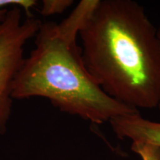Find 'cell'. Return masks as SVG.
Segmentation results:
<instances>
[{
	"instance_id": "6da1fadb",
	"label": "cell",
	"mask_w": 160,
	"mask_h": 160,
	"mask_svg": "<svg viewBox=\"0 0 160 160\" xmlns=\"http://www.w3.org/2000/svg\"><path fill=\"white\" fill-rule=\"evenodd\" d=\"M90 75L107 95L133 108L160 104L158 29L133 0H100L79 33Z\"/></svg>"
},
{
	"instance_id": "7a4b0ae2",
	"label": "cell",
	"mask_w": 160,
	"mask_h": 160,
	"mask_svg": "<svg viewBox=\"0 0 160 160\" xmlns=\"http://www.w3.org/2000/svg\"><path fill=\"white\" fill-rule=\"evenodd\" d=\"M35 43L13 82V99L45 98L60 111L97 125L139 112L101 89L84 65L81 48L60 35L56 23L42 24Z\"/></svg>"
},
{
	"instance_id": "3957f363",
	"label": "cell",
	"mask_w": 160,
	"mask_h": 160,
	"mask_svg": "<svg viewBox=\"0 0 160 160\" xmlns=\"http://www.w3.org/2000/svg\"><path fill=\"white\" fill-rule=\"evenodd\" d=\"M22 13L19 8H11L0 22V135L8 130L13 108V84L25 59V47L42 25L32 17L23 21Z\"/></svg>"
},
{
	"instance_id": "277c9868",
	"label": "cell",
	"mask_w": 160,
	"mask_h": 160,
	"mask_svg": "<svg viewBox=\"0 0 160 160\" xmlns=\"http://www.w3.org/2000/svg\"><path fill=\"white\" fill-rule=\"evenodd\" d=\"M112 130L118 138L128 139L160 148V122L151 121L139 112L113 118L110 121Z\"/></svg>"
},
{
	"instance_id": "5b68a950",
	"label": "cell",
	"mask_w": 160,
	"mask_h": 160,
	"mask_svg": "<svg viewBox=\"0 0 160 160\" xmlns=\"http://www.w3.org/2000/svg\"><path fill=\"white\" fill-rule=\"evenodd\" d=\"M100 0H82L67 18L57 24V28L64 38L77 42V36L86 27L99 5Z\"/></svg>"
},
{
	"instance_id": "8992f818",
	"label": "cell",
	"mask_w": 160,
	"mask_h": 160,
	"mask_svg": "<svg viewBox=\"0 0 160 160\" xmlns=\"http://www.w3.org/2000/svg\"><path fill=\"white\" fill-rule=\"evenodd\" d=\"M37 5V2L34 0H0V22L5 19L11 8H19L29 16L31 9Z\"/></svg>"
},
{
	"instance_id": "52a82bcc",
	"label": "cell",
	"mask_w": 160,
	"mask_h": 160,
	"mask_svg": "<svg viewBox=\"0 0 160 160\" xmlns=\"http://www.w3.org/2000/svg\"><path fill=\"white\" fill-rule=\"evenodd\" d=\"M72 0H44L42 3L41 12L44 17L61 14L73 4Z\"/></svg>"
},
{
	"instance_id": "ba28073f",
	"label": "cell",
	"mask_w": 160,
	"mask_h": 160,
	"mask_svg": "<svg viewBox=\"0 0 160 160\" xmlns=\"http://www.w3.org/2000/svg\"><path fill=\"white\" fill-rule=\"evenodd\" d=\"M131 150L142 160H160V148L149 144L133 142Z\"/></svg>"
},
{
	"instance_id": "9c48e42d",
	"label": "cell",
	"mask_w": 160,
	"mask_h": 160,
	"mask_svg": "<svg viewBox=\"0 0 160 160\" xmlns=\"http://www.w3.org/2000/svg\"><path fill=\"white\" fill-rule=\"evenodd\" d=\"M158 37H159V41H160V27H159L158 28ZM158 109L160 111V104H159V107H158Z\"/></svg>"
}]
</instances>
